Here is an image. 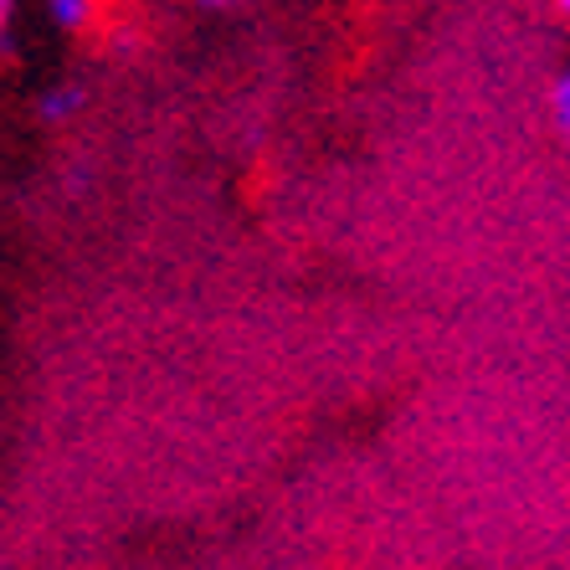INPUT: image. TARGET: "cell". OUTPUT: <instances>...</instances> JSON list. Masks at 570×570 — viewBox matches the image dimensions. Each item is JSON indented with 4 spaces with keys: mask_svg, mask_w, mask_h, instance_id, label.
Masks as SVG:
<instances>
[{
    "mask_svg": "<svg viewBox=\"0 0 570 570\" xmlns=\"http://www.w3.org/2000/svg\"><path fill=\"white\" fill-rule=\"evenodd\" d=\"M556 16H566L570 21V0H556Z\"/></svg>",
    "mask_w": 570,
    "mask_h": 570,
    "instance_id": "cell-6",
    "label": "cell"
},
{
    "mask_svg": "<svg viewBox=\"0 0 570 570\" xmlns=\"http://www.w3.org/2000/svg\"><path fill=\"white\" fill-rule=\"evenodd\" d=\"M0 57H16V6L0 0Z\"/></svg>",
    "mask_w": 570,
    "mask_h": 570,
    "instance_id": "cell-5",
    "label": "cell"
},
{
    "mask_svg": "<svg viewBox=\"0 0 570 570\" xmlns=\"http://www.w3.org/2000/svg\"><path fill=\"white\" fill-rule=\"evenodd\" d=\"M544 108H550V124H556V134H566V139H570V62L560 67L556 78H550Z\"/></svg>",
    "mask_w": 570,
    "mask_h": 570,
    "instance_id": "cell-3",
    "label": "cell"
},
{
    "mask_svg": "<svg viewBox=\"0 0 570 570\" xmlns=\"http://www.w3.org/2000/svg\"><path fill=\"white\" fill-rule=\"evenodd\" d=\"M139 27L134 21H119V27H108V37H104V47H108V57H134L139 52Z\"/></svg>",
    "mask_w": 570,
    "mask_h": 570,
    "instance_id": "cell-4",
    "label": "cell"
},
{
    "mask_svg": "<svg viewBox=\"0 0 570 570\" xmlns=\"http://www.w3.org/2000/svg\"><path fill=\"white\" fill-rule=\"evenodd\" d=\"M41 16H47V27L62 31V37H88V31L104 21V6H94V0H47Z\"/></svg>",
    "mask_w": 570,
    "mask_h": 570,
    "instance_id": "cell-2",
    "label": "cell"
},
{
    "mask_svg": "<svg viewBox=\"0 0 570 570\" xmlns=\"http://www.w3.org/2000/svg\"><path fill=\"white\" fill-rule=\"evenodd\" d=\"M88 82L82 78H57L52 88H41L37 94V119L41 124H52V129H62V124H72L88 108Z\"/></svg>",
    "mask_w": 570,
    "mask_h": 570,
    "instance_id": "cell-1",
    "label": "cell"
}]
</instances>
